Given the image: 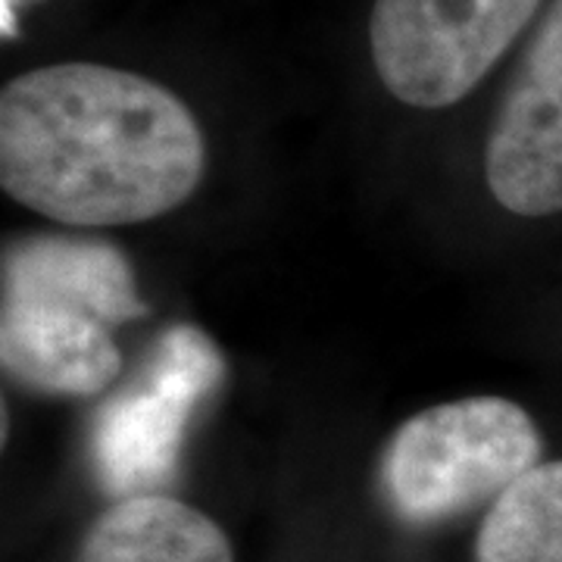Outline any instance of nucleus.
<instances>
[{
    "instance_id": "1",
    "label": "nucleus",
    "mask_w": 562,
    "mask_h": 562,
    "mask_svg": "<svg viewBox=\"0 0 562 562\" xmlns=\"http://www.w3.org/2000/svg\"><path fill=\"white\" fill-rule=\"evenodd\" d=\"M206 140L157 81L98 63L22 72L0 94V184L66 225H132L188 201Z\"/></svg>"
},
{
    "instance_id": "2",
    "label": "nucleus",
    "mask_w": 562,
    "mask_h": 562,
    "mask_svg": "<svg viewBox=\"0 0 562 562\" xmlns=\"http://www.w3.org/2000/svg\"><path fill=\"white\" fill-rule=\"evenodd\" d=\"M138 316L132 266L113 244L32 235L3 254L0 360L32 391L101 394L122 369L113 328Z\"/></svg>"
},
{
    "instance_id": "3",
    "label": "nucleus",
    "mask_w": 562,
    "mask_h": 562,
    "mask_svg": "<svg viewBox=\"0 0 562 562\" xmlns=\"http://www.w3.org/2000/svg\"><path fill=\"white\" fill-rule=\"evenodd\" d=\"M541 431L519 403L465 397L406 419L387 443L382 482L406 522L428 525L501 497L538 465Z\"/></svg>"
},
{
    "instance_id": "4",
    "label": "nucleus",
    "mask_w": 562,
    "mask_h": 562,
    "mask_svg": "<svg viewBox=\"0 0 562 562\" xmlns=\"http://www.w3.org/2000/svg\"><path fill=\"white\" fill-rule=\"evenodd\" d=\"M538 7L541 0H375L372 63L397 101L441 110L484 79Z\"/></svg>"
},
{
    "instance_id": "5",
    "label": "nucleus",
    "mask_w": 562,
    "mask_h": 562,
    "mask_svg": "<svg viewBox=\"0 0 562 562\" xmlns=\"http://www.w3.org/2000/svg\"><path fill=\"white\" fill-rule=\"evenodd\" d=\"M216 344L194 325H172L138 379L103 403L91 425V462L110 494L138 497L162 484L181 453L188 422L222 382Z\"/></svg>"
},
{
    "instance_id": "6",
    "label": "nucleus",
    "mask_w": 562,
    "mask_h": 562,
    "mask_svg": "<svg viewBox=\"0 0 562 562\" xmlns=\"http://www.w3.org/2000/svg\"><path fill=\"white\" fill-rule=\"evenodd\" d=\"M484 176L503 210L541 220L562 210V0L525 47L494 120Z\"/></svg>"
},
{
    "instance_id": "7",
    "label": "nucleus",
    "mask_w": 562,
    "mask_h": 562,
    "mask_svg": "<svg viewBox=\"0 0 562 562\" xmlns=\"http://www.w3.org/2000/svg\"><path fill=\"white\" fill-rule=\"evenodd\" d=\"M76 562H235L210 516L157 494L113 503L81 543Z\"/></svg>"
},
{
    "instance_id": "8",
    "label": "nucleus",
    "mask_w": 562,
    "mask_h": 562,
    "mask_svg": "<svg viewBox=\"0 0 562 562\" xmlns=\"http://www.w3.org/2000/svg\"><path fill=\"white\" fill-rule=\"evenodd\" d=\"M479 562H562V460L538 462L491 503Z\"/></svg>"
},
{
    "instance_id": "9",
    "label": "nucleus",
    "mask_w": 562,
    "mask_h": 562,
    "mask_svg": "<svg viewBox=\"0 0 562 562\" xmlns=\"http://www.w3.org/2000/svg\"><path fill=\"white\" fill-rule=\"evenodd\" d=\"M22 0H0V22H3V35L10 38L16 32V13H20Z\"/></svg>"
}]
</instances>
